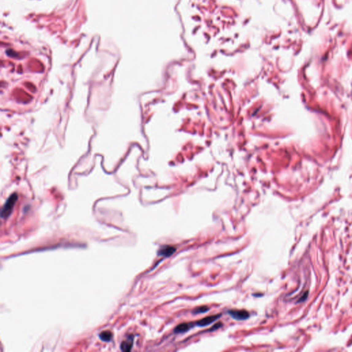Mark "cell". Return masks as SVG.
Here are the masks:
<instances>
[{
    "label": "cell",
    "instance_id": "cell-1",
    "mask_svg": "<svg viewBox=\"0 0 352 352\" xmlns=\"http://www.w3.org/2000/svg\"><path fill=\"white\" fill-rule=\"evenodd\" d=\"M17 197L18 196L16 193L13 194L8 197L2 209L1 216L2 218H7L8 216H10V215L13 211L14 206H15L16 201L17 200Z\"/></svg>",
    "mask_w": 352,
    "mask_h": 352
},
{
    "label": "cell",
    "instance_id": "cell-2",
    "mask_svg": "<svg viewBox=\"0 0 352 352\" xmlns=\"http://www.w3.org/2000/svg\"><path fill=\"white\" fill-rule=\"evenodd\" d=\"M228 313L232 319L237 320H246L250 317L249 312L245 309H230Z\"/></svg>",
    "mask_w": 352,
    "mask_h": 352
},
{
    "label": "cell",
    "instance_id": "cell-3",
    "mask_svg": "<svg viewBox=\"0 0 352 352\" xmlns=\"http://www.w3.org/2000/svg\"><path fill=\"white\" fill-rule=\"evenodd\" d=\"M221 314H216L203 318L202 319H200L196 322H194L195 326H198V327H205V326L209 325L210 324H211L212 323L215 322L217 319H219L220 317H221Z\"/></svg>",
    "mask_w": 352,
    "mask_h": 352
},
{
    "label": "cell",
    "instance_id": "cell-4",
    "mask_svg": "<svg viewBox=\"0 0 352 352\" xmlns=\"http://www.w3.org/2000/svg\"><path fill=\"white\" fill-rule=\"evenodd\" d=\"M176 247L174 246L170 245H165L160 247L158 252V254L159 256H163L164 257H169L174 254L176 251Z\"/></svg>",
    "mask_w": 352,
    "mask_h": 352
},
{
    "label": "cell",
    "instance_id": "cell-5",
    "mask_svg": "<svg viewBox=\"0 0 352 352\" xmlns=\"http://www.w3.org/2000/svg\"><path fill=\"white\" fill-rule=\"evenodd\" d=\"M195 327L194 323H181V324L176 326L174 329V332L175 334H180V333H185V332L188 331L190 329Z\"/></svg>",
    "mask_w": 352,
    "mask_h": 352
},
{
    "label": "cell",
    "instance_id": "cell-6",
    "mask_svg": "<svg viewBox=\"0 0 352 352\" xmlns=\"http://www.w3.org/2000/svg\"><path fill=\"white\" fill-rule=\"evenodd\" d=\"M133 336L128 337L127 338V339L126 340H124V341L122 342V344L121 345V350L124 351H130L131 350V348L133 345Z\"/></svg>",
    "mask_w": 352,
    "mask_h": 352
},
{
    "label": "cell",
    "instance_id": "cell-7",
    "mask_svg": "<svg viewBox=\"0 0 352 352\" xmlns=\"http://www.w3.org/2000/svg\"><path fill=\"white\" fill-rule=\"evenodd\" d=\"M99 337H100V339L103 340V341L109 342L112 339V332L109 331H103L99 334Z\"/></svg>",
    "mask_w": 352,
    "mask_h": 352
},
{
    "label": "cell",
    "instance_id": "cell-8",
    "mask_svg": "<svg viewBox=\"0 0 352 352\" xmlns=\"http://www.w3.org/2000/svg\"><path fill=\"white\" fill-rule=\"evenodd\" d=\"M209 310V308L207 307V306H201V307H199L193 309L192 313L193 314H199L201 313H205V312H208Z\"/></svg>",
    "mask_w": 352,
    "mask_h": 352
},
{
    "label": "cell",
    "instance_id": "cell-9",
    "mask_svg": "<svg viewBox=\"0 0 352 352\" xmlns=\"http://www.w3.org/2000/svg\"><path fill=\"white\" fill-rule=\"evenodd\" d=\"M221 326H222V323H221V322H219V323H216V324H215V325H213V327H211V328L210 329V330H209V331H211L216 330L217 329H219V328H220V327H221Z\"/></svg>",
    "mask_w": 352,
    "mask_h": 352
},
{
    "label": "cell",
    "instance_id": "cell-10",
    "mask_svg": "<svg viewBox=\"0 0 352 352\" xmlns=\"http://www.w3.org/2000/svg\"><path fill=\"white\" fill-rule=\"evenodd\" d=\"M307 295H308V292H306V293L305 294V296L303 297H304V298H303V297H302V298H300V300H299V302L302 301V300H303H303H305V299H306V298H307Z\"/></svg>",
    "mask_w": 352,
    "mask_h": 352
}]
</instances>
